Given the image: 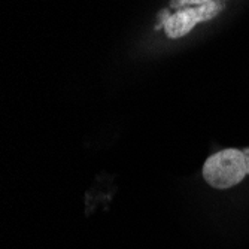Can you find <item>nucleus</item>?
Masks as SVG:
<instances>
[{
	"mask_svg": "<svg viewBox=\"0 0 249 249\" xmlns=\"http://www.w3.org/2000/svg\"><path fill=\"white\" fill-rule=\"evenodd\" d=\"M249 175V148H229L211 155L203 166V178L216 190H227Z\"/></svg>",
	"mask_w": 249,
	"mask_h": 249,
	"instance_id": "nucleus-1",
	"label": "nucleus"
},
{
	"mask_svg": "<svg viewBox=\"0 0 249 249\" xmlns=\"http://www.w3.org/2000/svg\"><path fill=\"white\" fill-rule=\"evenodd\" d=\"M224 3L219 0H213V2L205 3V5H198L196 8H185L182 11L176 12L175 15H170L166 18L164 22V30L169 37H182L188 32L193 30V27L197 22L203 21H209L215 18L221 11Z\"/></svg>",
	"mask_w": 249,
	"mask_h": 249,
	"instance_id": "nucleus-2",
	"label": "nucleus"
},
{
	"mask_svg": "<svg viewBox=\"0 0 249 249\" xmlns=\"http://www.w3.org/2000/svg\"><path fill=\"white\" fill-rule=\"evenodd\" d=\"M213 2V0H172L170 8L173 9H182L185 6H191V5H205Z\"/></svg>",
	"mask_w": 249,
	"mask_h": 249,
	"instance_id": "nucleus-3",
	"label": "nucleus"
}]
</instances>
